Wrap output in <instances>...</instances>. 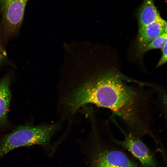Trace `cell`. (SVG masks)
I'll return each instance as SVG.
<instances>
[{
  "label": "cell",
  "mask_w": 167,
  "mask_h": 167,
  "mask_svg": "<svg viewBox=\"0 0 167 167\" xmlns=\"http://www.w3.org/2000/svg\"><path fill=\"white\" fill-rule=\"evenodd\" d=\"M89 122L96 147L90 167H140L122 151L112 145L103 144L99 138L96 122Z\"/></svg>",
  "instance_id": "obj_3"
},
{
  "label": "cell",
  "mask_w": 167,
  "mask_h": 167,
  "mask_svg": "<svg viewBox=\"0 0 167 167\" xmlns=\"http://www.w3.org/2000/svg\"><path fill=\"white\" fill-rule=\"evenodd\" d=\"M11 78L6 75L0 79V124L6 122L11 99Z\"/></svg>",
  "instance_id": "obj_8"
},
{
  "label": "cell",
  "mask_w": 167,
  "mask_h": 167,
  "mask_svg": "<svg viewBox=\"0 0 167 167\" xmlns=\"http://www.w3.org/2000/svg\"><path fill=\"white\" fill-rule=\"evenodd\" d=\"M79 79L70 92L71 102L80 109L90 104L110 110L121 120L128 133L140 138L152 133V88L128 84L108 71Z\"/></svg>",
  "instance_id": "obj_1"
},
{
  "label": "cell",
  "mask_w": 167,
  "mask_h": 167,
  "mask_svg": "<svg viewBox=\"0 0 167 167\" xmlns=\"http://www.w3.org/2000/svg\"><path fill=\"white\" fill-rule=\"evenodd\" d=\"M120 130L124 135V140H117L110 135L111 140L117 145L129 151L143 167H157L154 156L140 138L126 132L121 128Z\"/></svg>",
  "instance_id": "obj_5"
},
{
  "label": "cell",
  "mask_w": 167,
  "mask_h": 167,
  "mask_svg": "<svg viewBox=\"0 0 167 167\" xmlns=\"http://www.w3.org/2000/svg\"><path fill=\"white\" fill-rule=\"evenodd\" d=\"M29 0H0L2 27L5 36H14L23 22L25 9Z\"/></svg>",
  "instance_id": "obj_4"
},
{
  "label": "cell",
  "mask_w": 167,
  "mask_h": 167,
  "mask_svg": "<svg viewBox=\"0 0 167 167\" xmlns=\"http://www.w3.org/2000/svg\"><path fill=\"white\" fill-rule=\"evenodd\" d=\"M161 50L162 55L157 64V67L163 65L167 62V42L161 48Z\"/></svg>",
  "instance_id": "obj_10"
},
{
  "label": "cell",
  "mask_w": 167,
  "mask_h": 167,
  "mask_svg": "<svg viewBox=\"0 0 167 167\" xmlns=\"http://www.w3.org/2000/svg\"><path fill=\"white\" fill-rule=\"evenodd\" d=\"M63 122L37 126H20L6 135L0 144V159L18 147L35 145H50L51 139L61 127Z\"/></svg>",
  "instance_id": "obj_2"
},
{
  "label": "cell",
  "mask_w": 167,
  "mask_h": 167,
  "mask_svg": "<svg viewBox=\"0 0 167 167\" xmlns=\"http://www.w3.org/2000/svg\"><path fill=\"white\" fill-rule=\"evenodd\" d=\"M163 32L167 33V22L161 17L146 26L139 31L138 41L139 49Z\"/></svg>",
  "instance_id": "obj_6"
},
{
  "label": "cell",
  "mask_w": 167,
  "mask_h": 167,
  "mask_svg": "<svg viewBox=\"0 0 167 167\" xmlns=\"http://www.w3.org/2000/svg\"><path fill=\"white\" fill-rule=\"evenodd\" d=\"M167 33L163 32L145 46L139 49L141 53H143L149 50L161 48L167 42Z\"/></svg>",
  "instance_id": "obj_9"
},
{
  "label": "cell",
  "mask_w": 167,
  "mask_h": 167,
  "mask_svg": "<svg viewBox=\"0 0 167 167\" xmlns=\"http://www.w3.org/2000/svg\"><path fill=\"white\" fill-rule=\"evenodd\" d=\"M153 0H144L139 11V31L161 18Z\"/></svg>",
  "instance_id": "obj_7"
},
{
  "label": "cell",
  "mask_w": 167,
  "mask_h": 167,
  "mask_svg": "<svg viewBox=\"0 0 167 167\" xmlns=\"http://www.w3.org/2000/svg\"><path fill=\"white\" fill-rule=\"evenodd\" d=\"M7 56L6 51L3 48L1 44L0 34V65L4 61Z\"/></svg>",
  "instance_id": "obj_11"
}]
</instances>
